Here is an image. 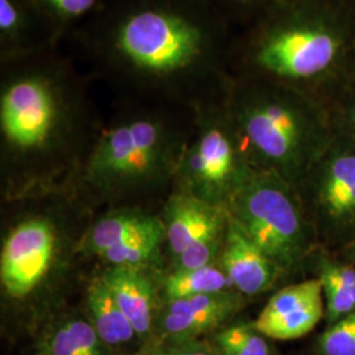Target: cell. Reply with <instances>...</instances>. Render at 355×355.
Returning <instances> with one entry per match:
<instances>
[{"mask_svg": "<svg viewBox=\"0 0 355 355\" xmlns=\"http://www.w3.org/2000/svg\"><path fill=\"white\" fill-rule=\"evenodd\" d=\"M325 315L322 284L318 278L282 288L267 302L254 328L272 340H296L315 329Z\"/></svg>", "mask_w": 355, "mask_h": 355, "instance_id": "obj_10", "label": "cell"}, {"mask_svg": "<svg viewBox=\"0 0 355 355\" xmlns=\"http://www.w3.org/2000/svg\"><path fill=\"white\" fill-rule=\"evenodd\" d=\"M318 279L322 284L325 300V316L328 321H336L355 312V267L321 261Z\"/></svg>", "mask_w": 355, "mask_h": 355, "instance_id": "obj_19", "label": "cell"}, {"mask_svg": "<svg viewBox=\"0 0 355 355\" xmlns=\"http://www.w3.org/2000/svg\"><path fill=\"white\" fill-rule=\"evenodd\" d=\"M146 355H221L220 350L212 346L211 343H200V341H190V343L174 345L166 350H158Z\"/></svg>", "mask_w": 355, "mask_h": 355, "instance_id": "obj_28", "label": "cell"}, {"mask_svg": "<svg viewBox=\"0 0 355 355\" xmlns=\"http://www.w3.org/2000/svg\"><path fill=\"white\" fill-rule=\"evenodd\" d=\"M87 308L91 324L103 343L119 346L130 343L137 336L102 277L92 280L87 288Z\"/></svg>", "mask_w": 355, "mask_h": 355, "instance_id": "obj_17", "label": "cell"}, {"mask_svg": "<svg viewBox=\"0 0 355 355\" xmlns=\"http://www.w3.org/2000/svg\"><path fill=\"white\" fill-rule=\"evenodd\" d=\"M347 1H349V3H350V4H352V6L355 8V0H347Z\"/></svg>", "mask_w": 355, "mask_h": 355, "instance_id": "obj_30", "label": "cell"}, {"mask_svg": "<svg viewBox=\"0 0 355 355\" xmlns=\"http://www.w3.org/2000/svg\"><path fill=\"white\" fill-rule=\"evenodd\" d=\"M102 340L91 322L70 320L60 325L46 343V355H103Z\"/></svg>", "mask_w": 355, "mask_h": 355, "instance_id": "obj_21", "label": "cell"}, {"mask_svg": "<svg viewBox=\"0 0 355 355\" xmlns=\"http://www.w3.org/2000/svg\"><path fill=\"white\" fill-rule=\"evenodd\" d=\"M241 306V293L236 290L167 302L158 312L157 331L164 341L180 345L221 327Z\"/></svg>", "mask_w": 355, "mask_h": 355, "instance_id": "obj_11", "label": "cell"}, {"mask_svg": "<svg viewBox=\"0 0 355 355\" xmlns=\"http://www.w3.org/2000/svg\"><path fill=\"white\" fill-rule=\"evenodd\" d=\"M55 48L36 0H0V62Z\"/></svg>", "mask_w": 355, "mask_h": 355, "instance_id": "obj_13", "label": "cell"}, {"mask_svg": "<svg viewBox=\"0 0 355 355\" xmlns=\"http://www.w3.org/2000/svg\"><path fill=\"white\" fill-rule=\"evenodd\" d=\"M233 31L249 26L277 0H208Z\"/></svg>", "mask_w": 355, "mask_h": 355, "instance_id": "obj_25", "label": "cell"}, {"mask_svg": "<svg viewBox=\"0 0 355 355\" xmlns=\"http://www.w3.org/2000/svg\"><path fill=\"white\" fill-rule=\"evenodd\" d=\"M51 37L61 46L78 28L99 12L108 0H36Z\"/></svg>", "mask_w": 355, "mask_h": 355, "instance_id": "obj_20", "label": "cell"}, {"mask_svg": "<svg viewBox=\"0 0 355 355\" xmlns=\"http://www.w3.org/2000/svg\"><path fill=\"white\" fill-rule=\"evenodd\" d=\"M216 345L221 355H270L265 336L254 325H232L216 334Z\"/></svg>", "mask_w": 355, "mask_h": 355, "instance_id": "obj_23", "label": "cell"}, {"mask_svg": "<svg viewBox=\"0 0 355 355\" xmlns=\"http://www.w3.org/2000/svg\"><path fill=\"white\" fill-rule=\"evenodd\" d=\"M166 240L165 224L161 228L141 233L108 249L101 255L111 266L142 267L152 262Z\"/></svg>", "mask_w": 355, "mask_h": 355, "instance_id": "obj_22", "label": "cell"}, {"mask_svg": "<svg viewBox=\"0 0 355 355\" xmlns=\"http://www.w3.org/2000/svg\"><path fill=\"white\" fill-rule=\"evenodd\" d=\"M164 227L157 216L139 211H117L103 216L80 239L78 249L83 254L101 257L108 249L117 246L141 233Z\"/></svg>", "mask_w": 355, "mask_h": 355, "instance_id": "obj_16", "label": "cell"}, {"mask_svg": "<svg viewBox=\"0 0 355 355\" xmlns=\"http://www.w3.org/2000/svg\"><path fill=\"white\" fill-rule=\"evenodd\" d=\"M232 290H234V287L218 262L195 270H173L162 282L165 303L177 299Z\"/></svg>", "mask_w": 355, "mask_h": 355, "instance_id": "obj_18", "label": "cell"}, {"mask_svg": "<svg viewBox=\"0 0 355 355\" xmlns=\"http://www.w3.org/2000/svg\"><path fill=\"white\" fill-rule=\"evenodd\" d=\"M225 229L211 233L192 243L179 257L174 258L173 270H195L217 263L224 245Z\"/></svg>", "mask_w": 355, "mask_h": 355, "instance_id": "obj_24", "label": "cell"}, {"mask_svg": "<svg viewBox=\"0 0 355 355\" xmlns=\"http://www.w3.org/2000/svg\"><path fill=\"white\" fill-rule=\"evenodd\" d=\"M227 103L253 165L299 191L334 135L329 107L287 86L241 78H232Z\"/></svg>", "mask_w": 355, "mask_h": 355, "instance_id": "obj_4", "label": "cell"}, {"mask_svg": "<svg viewBox=\"0 0 355 355\" xmlns=\"http://www.w3.org/2000/svg\"><path fill=\"white\" fill-rule=\"evenodd\" d=\"M55 248V232L51 223L31 218L19 224L3 243L0 280L13 299H23L45 278Z\"/></svg>", "mask_w": 355, "mask_h": 355, "instance_id": "obj_9", "label": "cell"}, {"mask_svg": "<svg viewBox=\"0 0 355 355\" xmlns=\"http://www.w3.org/2000/svg\"><path fill=\"white\" fill-rule=\"evenodd\" d=\"M302 190L316 234L333 245H355V141L336 129Z\"/></svg>", "mask_w": 355, "mask_h": 355, "instance_id": "obj_8", "label": "cell"}, {"mask_svg": "<svg viewBox=\"0 0 355 355\" xmlns=\"http://www.w3.org/2000/svg\"><path fill=\"white\" fill-rule=\"evenodd\" d=\"M233 28L208 0H108L70 36L86 74L153 103L225 98Z\"/></svg>", "mask_w": 355, "mask_h": 355, "instance_id": "obj_1", "label": "cell"}, {"mask_svg": "<svg viewBox=\"0 0 355 355\" xmlns=\"http://www.w3.org/2000/svg\"><path fill=\"white\" fill-rule=\"evenodd\" d=\"M333 125L355 141V79L329 103Z\"/></svg>", "mask_w": 355, "mask_h": 355, "instance_id": "obj_27", "label": "cell"}, {"mask_svg": "<svg viewBox=\"0 0 355 355\" xmlns=\"http://www.w3.org/2000/svg\"><path fill=\"white\" fill-rule=\"evenodd\" d=\"M324 355H355V312L336 321L320 340Z\"/></svg>", "mask_w": 355, "mask_h": 355, "instance_id": "obj_26", "label": "cell"}, {"mask_svg": "<svg viewBox=\"0 0 355 355\" xmlns=\"http://www.w3.org/2000/svg\"><path fill=\"white\" fill-rule=\"evenodd\" d=\"M232 78L262 79L329 103L355 79V8L347 0H277L234 32Z\"/></svg>", "mask_w": 355, "mask_h": 355, "instance_id": "obj_2", "label": "cell"}, {"mask_svg": "<svg viewBox=\"0 0 355 355\" xmlns=\"http://www.w3.org/2000/svg\"><path fill=\"white\" fill-rule=\"evenodd\" d=\"M227 211L283 271L313 249L316 230L299 193L275 173L255 168Z\"/></svg>", "mask_w": 355, "mask_h": 355, "instance_id": "obj_7", "label": "cell"}, {"mask_svg": "<svg viewBox=\"0 0 355 355\" xmlns=\"http://www.w3.org/2000/svg\"><path fill=\"white\" fill-rule=\"evenodd\" d=\"M161 107L123 114L95 136L82 164L89 187L111 193L174 177L195 116L183 124Z\"/></svg>", "mask_w": 355, "mask_h": 355, "instance_id": "obj_5", "label": "cell"}, {"mask_svg": "<svg viewBox=\"0 0 355 355\" xmlns=\"http://www.w3.org/2000/svg\"><path fill=\"white\" fill-rule=\"evenodd\" d=\"M350 255H352V258H353V262H355V245H353V246L350 248Z\"/></svg>", "mask_w": 355, "mask_h": 355, "instance_id": "obj_29", "label": "cell"}, {"mask_svg": "<svg viewBox=\"0 0 355 355\" xmlns=\"http://www.w3.org/2000/svg\"><path fill=\"white\" fill-rule=\"evenodd\" d=\"M166 241L174 258L205 236L227 228L228 211L184 191L170 196L164 215Z\"/></svg>", "mask_w": 355, "mask_h": 355, "instance_id": "obj_14", "label": "cell"}, {"mask_svg": "<svg viewBox=\"0 0 355 355\" xmlns=\"http://www.w3.org/2000/svg\"><path fill=\"white\" fill-rule=\"evenodd\" d=\"M218 265L245 296L270 290L283 271L229 214Z\"/></svg>", "mask_w": 355, "mask_h": 355, "instance_id": "obj_12", "label": "cell"}, {"mask_svg": "<svg viewBox=\"0 0 355 355\" xmlns=\"http://www.w3.org/2000/svg\"><path fill=\"white\" fill-rule=\"evenodd\" d=\"M102 279L112 292L114 300L140 338L148 337L155 328L157 290L152 277L144 267L111 266Z\"/></svg>", "mask_w": 355, "mask_h": 355, "instance_id": "obj_15", "label": "cell"}, {"mask_svg": "<svg viewBox=\"0 0 355 355\" xmlns=\"http://www.w3.org/2000/svg\"><path fill=\"white\" fill-rule=\"evenodd\" d=\"M193 110V130L174 178L180 191L227 209L257 167L233 123L227 96Z\"/></svg>", "mask_w": 355, "mask_h": 355, "instance_id": "obj_6", "label": "cell"}, {"mask_svg": "<svg viewBox=\"0 0 355 355\" xmlns=\"http://www.w3.org/2000/svg\"><path fill=\"white\" fill-rule=\"evenodd\" d=\"M87 76L61 48L0 62V130L8 158L51 161L76 149Z\"/></svg>", "mask_w": 355, "mask_h": 355, "instance_id": "obj_3", "label": "cell"}]
</instances>
